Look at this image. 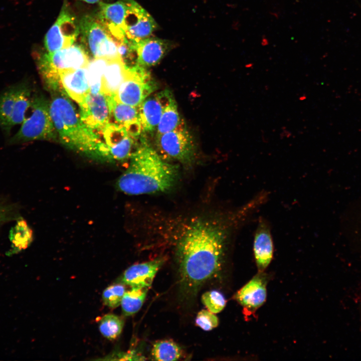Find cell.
<instances>
[{
  "label": "cell",
  "instance_id": "6da1fadb",
  "mask_svg": "<svg viewBox=\"0 0 361 361\" xmlns=\"http://www.w3.org/2000/svg\"><path fill=\"white\" fill-rule=\"evenodd\" d=\"M261 207L253 197L221 220L199 219L188 224L178 239L176 258L180 285L194 294L221 269L232 232L251 220Z\"/></svg>",
  "mask_w": 361,
  "mask_h": 361
},
{
  "label": "cell",
  "instance_id": "7a4b0ae2",
  "mask_svg": "<svg viewBox=\"0 0 361 361\" xmlns=\"http://www.w3.org/2000/svg\"><path fill=\"white\" fill-rule=\"evenodd\" d=\"M129 158L127 168L116 183L121 192L130 195L162 193L175 184L177 167L164 160L144 138Z\"/></svg>",
  "mask_w": 361,
  "mask_h": 361
},
{
  "label": "cell",
  "instance_id": "3957f363",
  "mask_svg": "<svg viewBox=\"0 0 361 361\" xmlns=\"http://www.w3.org/2000/svg\"><path fill=\"white\" fill-rule=\"evenodd\" d=\"M62 88L51 91L49 102L50 116L61 142L69 148L98 158L103 142L82 120Z\"/></svg>",
  "mask_w": 361,
  "mask_h": 361
},
{
  "label": "cell",
  "instance_id": "277c9868",
  "mask_svg": "<svg viewBox=\"0 0 361 361\" xmlns=\"http://www.w3.org/2000/svg\"><path fill=\"white\" fill-rule=\"evenodd\" d=\"M89 61L83 47L73 44L41 55L37 64L45 85L50 89L60 85V73L87 67Z\"/></svg>",
  "mask_w": 361,
  "mask_h": 361
},
{
  "label": "cell",
  "instance_id": "5b68a950",
  "mask_svg": "<svg viewBox=\"0 0 361 361\" xmlns=\"http://www.w3.org/2000/svg\"><path fill=\"white\" fill-rule=\"evenodd\" d=\"M31 115L21 124L18 132L8 140L9 144H18L37 140H55L58 137L49 111V102L44 96L32 97Z\"/></svg>",
  "mask_w": 361,
  "mask_h": 361
},
{
  "label": "cell",
  "instance_id": "8992f818",
  "mask_svg": "<svg viewBox=\"0 0 361 361\" xmlns=\"http://www.w3.org/2000/svg\"><path fill=\"white\" fill-rule=\"evenodd\" d=\"M81 41L85 50L94 58L113 59L119 57L120 43L106 30L96 16H85L79 23Z\"/></svg>",
  "mask_w": 361,
  "mask_h": 361
},
{
  "label": "cell",
  "instance_id": "52a82bcc",
  "mask_svg": "<svg viewBox=\"0 0 361 361\" xmlns=\"http://www.w3.org/2000/svg\"><path fill=\"white\" fill-rule=\"evenodd\" d=\"M155 144L158 153L164 159H172L187 165L195 160V142L185 123L173 130L156 134Z\"/></svg>",
  "mask_w": 361,
  "mask_h": 361
},
{
  "label": "cell",
  "instance_id": "ba28073f",
  "mask_svg": "<svg viewBox=\"0 0 361 361\" xmlns=\"http://www.w3.org/2000/svg\"><path fill=\"white\" fill-rule=\"evenodd\" d=\"M128 69L127 76L113 97L118 102L138 107L156 90L157 85L147 68L136 65Z\"/></svg>",
  "mask_w": 361,
  "mask_h": 361
},
{
  "label": "cell",
  "instance_id": "9c48e42d",
  "mask_svg": "<svg viewBox=\"0 0 361 361\" xmlns=\"http://www.w3.org/2000/svg\"><path fill=\"white\" fill-rule=\"evenodd\" d=\"M80 33L79 24L68 7L64 5L56 22L48 31L44 39L48 53L71 46Z\"/></svg>",
  "mask_w": 361,
  "mask_h": 361
},
{
  "label": "cell",
  "instance_id": "30bf717a",
  "mask_svg": "<svg viewBox=\"0 0 361 361\" xmlns=\"http://www.w3.org/2000/svg\"><path fill=\"white\" fill-rule=\"evenodd\" d=\"M125 1L126 4L125 39L136 44L151 36L156 28V23L149 13L134 1Z\"/></svg>",
  "mask_w": 361,
  "mask_h": 361
},
{
  "label": "cell",
  "instance_id": "8fae6325",
  "mask_svg": "<svg viewBox=\"0 0 361 361\" xmlns=\"http://www.w3.org/2000/svg\"><path fill=\"white\" fill-rule=\"evenodd\" d=\"M79 105L82 120L93 130L102 132L110 123L109 95L89 93Z\"/></svg>",
  "mask_w": 361,
  "mask_h": 361
},
{
  "label": "cell",
  "instance_id": "7c38bea8",
  "mask_svg": "<svg viewBox=\"0 0 361 361\" xmlns=\"http://www.w3.org/2000/svg\"><path fill=\"white\" fill-rule=\"evenodd\" d=\"M270 276L264 271L259 272L235 294L234 297L243 307L245 313H254L265 303L267 285Z\"/></svg>",
  "mask_w": 361,
  "mask_h": 361
},
{
  "label": "cell",
  "instance_id": "4fadbf2b",
  "mask_svg": "<svg viewBox=\"0 0 361 361\" xmlns=\"http://www.w3.org/2000/svg\"><path fill=\"white\" fill-rule=\"evenodd\" d=\"M174 97L170 91L163 90L147 97L138 107L142 131L152 132L156 129L165 107Z\"/></svg>",
  "mask_w": 361,
  "mask_h": 361
},
{
  "label": "cell",
  "instance_id": "5bb4252c",
  "mask_svg": "<svg viewBox=\"0 0 361 361\" xmlns=\"http://www.w3.org/2000/svg\"><path fill=\"white\" fill-rule=\"evenodd\" d=\"M274 245L271 226L264 218L260 217L254 234L253 254L259 272L265 271L273 256Z\"/></svg>",
  "mask_w": 361,
  "mask_h": 361
},
{
  "label": "cell",
  "instance_id": "9a60e30c",
  "mask_svg": "<svg viewBox=\"0 0 361 361\" xmlns=\"http://www.w3.org/2000/svg\"><path fill=\"white\" fill-rule=\"evenodd\" d=\"M125 0L112 4L100 3L96 17L108 32L119 43L125 40Z\"/></svg>",
  "mask_w": 361,
  "mask_h": 361
},
{
  "label": "cell",
  "instance_id": "2e32d148",
  "mask_svg": "<svg viewBox=\"0 0 361 361\" xmlns=\"http://www.w3.org/2000/svg\"><path fill=\"white\" fill-rule=\"evenodd\" d=\"M164 260L159 258L153 260L133 265L127 268L120 278V282L131 287H149Z\"/></svg>",
  "mask_w": 361,
  "mask_h": 361
},
{
  "label": "cell",
  "instance_id": "e0dca14e",
  "mask_svg": "<svg viewBox=\"0 0 361 361\" xmlns=\"http://www.w3.org/2000/svg\"><path fill=\"white\" fill-rule=\"evenodd\" d=\"M59 76L63 88L78 104L90 93L87 67L61 72Z\"/></svg>",
  "mask_w": 361,
  "mask_h": 361
},
{
  "label": "cell",
  "instance_id": "ac0fdd59",
  "mask_svg": "<svg viewBox=\"0 0 361 361\" xmlns=\"http://www.w3.org/2000/svg\"><path fill=\"white\" fill-rule=\"evenodd\" d=\"M137 65L147 68L158 63L168 50L167 42L150 36L135 44Z\"/></svg>",
  "mask_w": 361,
  "mask_h": 361
},
{
  "label": "cell",
  "instance_id": "d6986e66",
  "mask_svg": "<svg viewBox=\"0 0 361 361\" xmlns=\"http://www.w3.org/2000/svg\"><path fill=\"white\" fill-rule=\"evenodd\" d=\"M128 71L120 57L109 59L102 77L101 92L107 95H114Z\"/></svg>",
  "mask_w": 361,
  "mask_h": 361
},
{
  "label": "cell",
  "instance_id": "ffe728a7",
  "mask_svg": "<svg viewBox=\"0 0 361 361\" xmlns=\"http://www.w3.org/2000/svg\"><path fill=\"white\" fill-rule=\"evenodd\" d=\"M23 84L24 81L19 82L0 94V127L6 136L11 134L9 130V121Z\"/></svg>",
  "mask_w": 361,
  "mask_h": 361
},
{
  "label": "cell",
  "instance_id": "44dd1931",
  "mask_svg": "<svg viewBox=\"0 0 361 361\" xmlns=\"http://www.w3.org/2000/svg\"><path fill=\"white\" fill-rule=\"evenodd\" d=\"M110 118L114 123L123 127L137 121H140L138 107H134L117 102L113 96L109 95Z\"/></svg>",
  "mask_w": 361,
  "mask_h": 361
},
{
  "label": "cell",
  "instance_id": "7402d4cb",
  "mask_svg": "<svg viewBox=\"0 0 361 361\" xmlns=\"http://www.w3.org/2000/svg\"><path fill=\"white\" fill-rule=\"evenodd\" d=\"M184 123V121L179 115L176 101L173 97L163 111L156 129V134L171 131Z\"/></svg>",
  "mask_w": 361,
  "mask_h": 361
},
{
  "label": "cell",
  "instance_id": "603a6c76",
  "mask_svg": "<svg viewBox=\"0 0 361 361\" xmlns=\"http://www.w3.org/2000/svg\"><path fill=\"white\" fill-rule=\"evenodd\" d=\"M147 291V288L132 287L125 292L121 302L124 315L130 316L138 311L145 299Z\"/></svg>",
  "mask_w": 361,
  "mask_h": 361
},
{
  "label": "cell",
  "instance_id": "cb8c5ba5",
  "mask_svg": "<svg viewBox=\"0 0 361 361\" xmlns=\"http://www.w3.org/2000/svg\"><path fill=\"white\" fill-rule=\"evenodd\" d=\"M109 59L94 58L87 66L90 93H101L102 80L105 67Z\"/></svg>",
  "mask_w": 361,
  "mask_h": 361
},
{
  "label": "cell",
  "instance_id": "d4e9b609",
  "mask_svg": "<svg viewBox=\"0 0 361 361\" xmlns=\"http://www.w3.org/2000/svg\"><path fill=\"white\" fill-rule=\"evenodd\" d=\"M182 354L180 347L173 341L168 340L156 342L151 351L154 359L161 361L177 360Z\"/></svg>",
  "mask_w": 361,
  "mask_h": 361
},
{
  "label": "cell",
  "instance_id": "484cf974",
  "mask_svg": "<svg viewBox=\"0 0 361 361\" xmlns=\"http://www.w3.org/2000/svg\"><path fill=\"white\" fill-rule=\"evenodd\" d=\"M123 324V319L118 316L113 314H107L100 319L99 328L103 336L112 340L120 334Z\"/></svg>",
  "mask_w": 361,
  "mask_h": 361
},
{
  "label": "cell",
  "instance_id": "4316f807",
  "mask_svg": "<svg viewBox=\"0 0 361 361\" xmlns=\"http://www.w3.org/2000/svg\"><path fill=\"white\" fill-rule=\"evenodd\" d=\"M125 292V287L122 283L110 285L103 292V301L108 307L115 308L121 304Z\"/></svg>",
  "mask_w": 361,
  "mask_h": 361
},
{
  "label": "cell",
  "instance_id": "83f0119b",
  "mask_svg": "<svg viewBox=\"0 0 361 361\" xmlns=\"http://www.w3.org/2000/svg\"><path fill=\"white\" fill-rule=\"evenodd\" d=\"M202 301L208 310L214 313L221 312L226 304L224 295L217 290H211L204 293L202 296Z\"/></svg>",
  "mask_w": 361,
  "mask_h": 361
},
{
  "label": "cell",
  "instance_id": "f1b7e54d",
  "mask_svg": "<svg viewBox=\"0 0 361 361\" xmlns=\"http://www.w3.org/2000/svg\"><path fill=\"white\" fill-rule=\"evenodd\" d=\"M196 324L202 329L209 331L219 324V319L214 313L207 310H202L197 314Z\"/></svg>",
  "mask_w": 361,
  "mask_h": 361
},
{
  "label": "cell",
  "instance_id": "f546056e",
  "mask_svg": "<svg viewBox=\"0 0 361 361\" xmlns=\"http://www.w3.org/2000/svg\"><path fill=\"white\" fill-rule=\"evenodd\" d=\"M14 217V208L11 205L0 201V225L12 220Z\"/></svg>",
  "mask_w": 361,
  "mask_h": 361
},
{
  "label": "cell",
  "instance_id": "4dcf8cb0",
  "mask_svg": "<svg viewBox=\"0 0 361 361\" xmlns=\"http://www.w3.org/2000/svg\"><path fill=\"white\" fill-rule=\"evenodd\" d=\"M89 4H94L98 2L100 0H81Z\"/></svg>",
  "mask_w": 361,
  "mask_h": 361
}]
</instances>
